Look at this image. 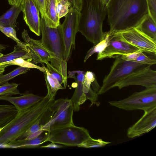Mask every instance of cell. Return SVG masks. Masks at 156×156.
<instances>
[{
  "label": "cell",
  "mask_w": 156,
  "mask_h": 156,
  "mask_svg": "<svg viewBox=\"0 0 156 156\" xmlns=\"http://www.w3.org/2000/svg\"><path fill=\"white\" fill-rule=\"evenodd\" d=\"M21 11L23 19L30 30L38 36L41 34L39 11L32 0H22Z\"/></svg>",
  "instance_id": "cell-15"
},
{
  "label": "cell",
  "mask_w": 156,
  "mask_h": 156,
  "mask_svg": "<svg viewBox=\"0 0 156 156\" xmlns=\"http://www.w3.org/2000/svg\"><path fill=\"white\" fill-rule=\"evenodd\" d=\"M86 72L80 70L68 71L67 78L74 79L76 84L73 94L70 99L75 112L78 111L81 105L87 100L83 92V86Z\"/></svg>",
  "instance_id": "cell-16"
},
{
  "label": "cell",
  "mask_w": 156,
  "mask_h": 156,
  "mask_svg": "<svg viewBox=\"0 0 156 156\" xmlns=\"http://www.w3.org/2000/svg\"><path fill=\"white\" fill-rule=\"evenodd\" d=\"M52 106L55 110L53 115L41 130L48 131L74 124L73 121L74 108L70 99L60 98L55 100Z\"/></svg>",
  "instance_id": "cell-8"
},
{
  "label": "cell",
  "mask_w": 156,
  "mask_h": 156,
  "mask_svg": "<svg viewBox=\"0 0 156 156\" xmlns=\"http://www.w3.org/2000/svg\"><path fill=\"white\" fill-rule=\"evenodd\" d=\"M19 84L14 83H10L8 82L0 86V96L22 95L19 90L17 89Z\"/></svg>",
  "instance_id": "cell-28"
},
{
  "label": "cell",
  "mask_w": 156,
  "mask_h": 156,
  "mask_svg": "<svg viewBox=\"0 0 156 156\" xmlns=\"http://www.w3.org/2000/svg\"><path fill=\"white\" fill-rule=\"evenodd\" d=\"M133 85L146 88L156 87V71L149 67L134 72L124 78L116 86L119 89Z\"/></svg>",
  "instance_id": "cell-11"
},
{
  "label": "cell",
  "mask_w": 156,
  "mask_h": 156,
  "mask_svg": "<svg viewBox=\"0 0 156 156\" xmlns=\"http://www.w3.org/2000/svg\"><path fill=\"white\" fill-rule=\"evenodd\" d=\"M96 80L95 75L92 72H86L83 86V92L87 99L92 95L94 92L91 87L92 83Z\"/></svg>",
  "instance_id": "cell-27"
},
{
  "label": "cell",
  "mask_w": 156,
  "mask_h": 156,
  "mask_svg": "<svg viewBox=\"0 0 156 156\" xmlns=\"http://www.w3.org/2000/svg\"><path fill=\"white\" fill-rule=\"evenodd\" d=\"M21 11V5H12L4 14L0 16V25L15 29L17 17Z\"/></svg>",
  "instance_id": "cell-20"
},
{
  "label": "cell",
  "mask_w": 156,
  "mask_h": 156,
  "mask_svg": "<svg viewBox=\"0 0 156 156\" xmlns=\"http://www.w3.org/2000/svg\"><path fill=\"white\" fill-rule=\"evenodd\" d=\"M41 13V17L45 20L46 25L48 19L45 11V0H32Z\"/></svg>",
  "instance_id": "cell-36"
},
{
  "label": "cell",
  "mask_w": 156,
  "mask_h": 156,
  "mask_svg": "<svg viewBox=\"0 0 156 156\" xmlns=\"http://www.w3.org/2000/svg\"><path fill=\"white\" fill-rule=\"evenodd\" d=\"M49 0H45V5L48 4Z\"/></svg>",
  "instance_id": "cell-46"
},
{
  "label": "cell",
  "mask_w": 156,
  "mask_h": 156,
  "mask_svg": "<svg viewBox=\"0 0 156 156\" xmlns=\"http://www.w3.org/2000/svg\"><path fill=\"white\" fill-rule=\"evenodd\" d=\"M9 4L12 5L19 6L21 5L22 0H8Z\"/></svg>",
  "instance_id": "cell-41"
},
{
  "label": "cell",
  "mask_w": 156,
  "mask_h": 156,
  "mask_svg": "<svg viewBox=\"0 0 156 156\" xmlns=\"http://www.w3.org/2000/svg\"><path fill=\"white\" fill-rule=\"evenodd\" d=\"M107 9L109 36L136 27L149 14L146 0H110Z\"/></svg>",
  "instance_id": "cell-1"
},
{
  "label": "cell",
  "mask_w": 156,
  "mask_h": 156,
  "mask_svg": "<svg viewBox=\"0 0 156 156\" xmlns=\"http://www.w3.org/2000/svg\"><path fill=\"white\" fill-rule=\"evenodd\" d=\"M18 111L12 105H0V128L12 121L16 116Z\"/></svg>",
  "instance_id": "cell-23"
},
{
  "label": "cell",
  "mask_w": 156,
  "mask_h": 156,
  "mask_svg": "<svg viewBox=\"0 0 156 156\" xmlns=\"http://www.w3.org/2000/svg\"><path fill=\"white\" fill-rule=\"evenodd\" d=\"M2 64H8L11 65H16L20 67L27 68H35L41 71L44 73L45 69L44 66L40 67L27 60L22 58H19L9 62L2 63Z\"/></svg>",
  "instance_id": "cell-30"
},
{
  "label": "cell",
  "mask_w": 156,
  "mask_h": 156,
  "mask_svg": "<svg viewBox=\"0 0 156 156\" xmlns=\"http://www.w3.org/2000/svg\"><path fill=\"white\" fill-rule=\"evenodd\" d=\"M59 0H63V1H66V2H69V0H57V1H59Z\"/></svg>",
  "instance_id": "cell-47"
},
{
  "label": "cell",
  "mask_w": 156,
  "mask_h": 156,
  "mask_svg": "<svg viewBox=\"0 0 156 156\" xmlns=\"http://www.w3.org/2000/svg\"><path fill=\"white\" fill-rule=\"evenodd\" d=\"M6 48V47L4 45L0 44V52L5 50Z\"/></svg>",
  "instance_id": "cell-44"
},
{
  "label": "cell",
  "mask_w": 156,
  "mask_h": 156,
  "mask_svg": "<svg viewBox=\"0 0 156 156\" xmlns=\"http://www.w3.org/2000/svg\"><path fill=\"white\" fill-rule=\"evenodd\" d=\"M43 132L37 136L30 139L17 140L7 144L9 148H30L40 147L41 144L46 142L47 132Z\"/></svg>",
  "instance_id": "cell-18"
},
{
  "label": "cell",
  "mask_w": 156,
  "mask_h": 156,
  "mask_svg": "<svg viewBox=\"0 0 156 156\" xmlns=\"http://www.w3.org/2000/svg\"><path fill=\"white\" fill-rule=\"evenodd\" d=\"M22 38L26 44L25 49L28 51L34 64L50 62L52 56L42 44L41 40H37L30 37L27 30L22 33Z\"/></svg>",
  "instance_id": "cell-12"
},
{
  "label": "cell",
  "mask_w": 156,
  "mask_h": 156,
  "mask_svg": "<svg viewBox=\"0 0 156 156\" xmlns=\"http://www.w3.org/2000/svg\"><path fill=\"white\" fill-rule=\"evenodd\" d=\"M156 54L142 51L139 55L132 61L152 65L156 63Z\"/></svg>",
  "instance_id": "cell-29"
},
{
  "label": "cell",
  "mask_w": 156,
  "mask_h": 156,
  "mask_svg": "<svg viewBox=\"0 0 156 156\" xmlns=\"http://www.w3.org/2000/svg\"><path fill=\"white\" fill-rule=\"evenodd\" d=\"M21 58L32 61L31 56L28 51L24 48L17 46L13 51L0 57V63H3Z\"/></svg>",
  "instance_id": "cell-25"
},
{
  "label": "cell",
  "mask_w": 156,
  "mask_h": 156,
  "mask_svg": "<svg viewBox=\"0 0 156 156\" xmlns=\"http://www.w3.org/2000/svg\"><path fill=\"white\" fill-rule=\"evenodd\" d=\"M43 97L32 93H26L18 97L0 96V100L5 101L11 103L18 112L37 104L42 100Z\"/></svg>",
  "instance_id": "cell-17"
},
{
  "label": "cell",
  "mask_w": 156,
  "mask_h": 156,
  "mask_svg": "<svg viewBox=\"0 0 156 156\" xmlns=\"http://www.w3.org/2000/svg\"><path fill=\"white\" fill-rule=\"evenodd\" d=\"M108 102L112 106L125 110L144 111L156 107V87L146 88L123 99Z\"/></svg>",
  "instance_id": "cell-7"
},
{
  "label": "cell",
  "mask_w": 156,
  "mask_h": 156,
  "mask_svg": "<svg viewBox=\"0 0 156 156\" xmlns=\"http://www.w3.org/2000/svg\"><path fill=\"white\" fill-rule=\"evenodd\" d=\"M139 50H141L124 41L110 36L108 45L103 51L98 53L96 59L101 60L113 58L116 55L131 53Z\"/></svg>",
  "instance_id": "cell-14"
},
{
  "label": "cell",
  "mask_w": 156,
  "mask_h": 156,
  "mask_svg": "<svg viewBox=\"0 0 156 156\" xmlns=\"http://www.w3.org/2000/svg\"><path fill=\"white\" fill-rule=\"evenodd\" d=\"M45 72L44 78L46 83L48 92L47 96L50 98L55 99L57 91L60 89H64L58 81L53 78L44 66Z\"/></svg>",
  "instance_id": "cell-24"
},
{
  "label": "cell",
  "mask_w": 156,
  "mask_h": 156,
  "mask_svg": "<svg viewBox=\"0 0 156 156\" xmlns=\"http://www.w3.org/2000/svg\"><path fill=\"white\" fill-rule=\"evenodd\" d=\"M47 132L46 142L68 146H77L90 139L88 130L83 127L70 125Z\"/></svg>",
  "instance_id": "cell-6"
},
{
  "label": "cell",
  "mask_w": 156,
  "mask_h": 156,
  "mask_svg": "<svg viewBox=\"0 0 156 156\" xmlns=\"http://www.w3.org/2000/svg\"><path fill=\"white\" fill-rule=\"evenodd\" d=\"M110 143V142L103 141L101 139H94L91 137L85 143L78 147L86 148L101 147H104Z\"/></svg>",
  "instance_id": "cell-35"
},
{
  "label": "cell",
  "mask_w": 156,
  "mask_h": 156,
  "mask_svg": "<svg viewBox=\"0 0 156 156\" xmlns=\"http://www.w3.org/2000/svg\"><path fill=\"white\" fill-rule=\"evenodd\" d=\"M107 14L99 0H82L78 31L94 44L99 43L105 37L102 26Z\"/></svg>",
  "instance_id": "cell-2"
},
{
  "label": "cell",
  "mask_w": 156,
  "mask_h": 156,
  "mask_svg": "<svg viewBox=\"0 0 156 156\" xmlns=\"http://www.w3.org/2000/svg\"><path fill=\"white\" fill-rule=\"evenodd\" d=\"M54 113V110L50 107H49L41 117L20 136L17 140L26 139L30 135L41 130V128L51 119Z\"/></svg>",
  "instance_id": "cell-19"
},
{
  "label": "cell",
  "mask_w": 156,
  "mask_h": 156,
  "mask_svg": "<svg viewBox=\"0 0 156 156\" xmlns=\"http://www.w3.org/2000/svg\"><path fill=\"white\" fill-rule=\"evenodd\" d=\"M111 36L130 44L143 51L156 54V41L136 28L118 33Z\"/></svg>",
  "instance_id": "cell-10"
},
{
  "label": "cell",
  "mask_w": 156,
  "mask_h": 156,
  "mask_svg": "<svg viewBox=\"0 0 156 156\" xmlns=\"http://www.w3.org/2000/svg\"><path fill=\"white\" fill-rule=\"evenodd\" d=\"M57 0H49L45 5L46 12L48 21L46 25L52 28H56L60 24V19L56 11Z\"/></svg>",
  "instance_id": "cell-22"
},
{
  "label": "cell",
  "mask_w": 156,
  "mask_h": 156,
  "mask_svg": "<svg viewBox=\"0 0 156 156\" xmlns=\"http://www.w3.org/2000/svg\"><path fill=\"white\" fill-rule=\"evenodd\" d=\"M63 145H59L57 144L54 142H51V143L49 144L40 147L41 148H60L64 147Z\"/></svg>",
  "instance_id": "cell-40"
},
{
  "label": "cell",
  "mask_w": 156,
  "mask_h": 156,
  "mask_svg": "<svg viewBox=\"0 0 156 156\" xmlns=\"http://www.w3.org/2000/svg\"><path fill=\"white\" fill-rule=\"evenodd\" d=\"M102 5L107 8V5L110 0H99Z\"/></svg>",
  "instance_id": "cell-43"
},
{
  "label": "cell",
  "mask_w": 156,
  "mask_h": 156,
  "mask_svg": "<svg viewBox=\"0 0 156 156\" xmlns=\"http://www.w3.org/2000/svg\"><path fill=\"white\" fill-rule=\"evenodd\" d=\"M80 12L70 7L61 24L65 49V59L68 61L75 47V37L78 31Z\"/></svg>",
  "instance_id": "cell-9"
},
{
  "label": "cell",
  "mask_w": 156,
  "mask_h": 156,
  "mask_svg": "<svg viewBox=\"0 0 156 156\" xmlns=\"http://www.w3.org/2000/svg\"><path fill=\"white\" fill-rule=\"evenodd\" d=\"M9 66V65L8 64H2L0 63V76L3 74L5 68Z\"/></svg>",
  "instance_id": "cell-42"
},
{
  "label": "cell",
  "mask_w": 156,
  "mask_h": 156,
  "mask_svg": "<svg viewBox=\"0 0 156 156\" xmlns=\"http://www.w3.org/2000/svg\"><path fill=\"white\" fill-rule=\"evenodd\" d=\"M40 28L41 43L52 56L51 64L67 77V61L61 24L56 28L49 27L46 25L45 20L41 17Z\"/></svg>",
  "instance_id": "cell-4"
},
{
  "label": "cell",
  "mask_w": 156,
  "mask_h": 156,
  "mask_svg": "<svg viewBox=\"0 0 156 156\" xmlns=\"http://www.w3.org/2000/svg\"><path fill=\"white\" fill-rule=\"evenodd\" d=\"M54 100L46 95L37 104L18 112L15 117L1 130L0 144H7L17 140L41 117Z\"/></svg>",
  "instance_id": "cell-3"
},
{
  "label": "cell",
  "mask_w": 156,
  "mask_h": 156,
  "mask_svg": "<svg viewBox=\"0 0 156 156\" xmlns=\"http://www.w3.org/2000/svg\"><path fill=\"white\" fill-rule=\"evenodd\" d=\"M29 68L19 66L8 73L0 76V85H2L16 77L27 73Z\"/></svg>",
  "instance_id": "cell-31"
},
{
  "label": "cell",
  "mask_w": 156,
  "mask_h": 156,
  "mask_svg": "<svg viewBox=\"0 0 156 156\" xmlns=\"http://www.w3.org/2000/svg\"><path fill=\"white\" fill-rule=\"evenodd\" d=\"M3 55V54L0 53V57L2 56Z\"/></svg>",
  "instance_id": "cell-48"
},
{
  "label": "cell",
  "mask_w": 156,
  "mask_h": 156,
  "mask_svg": "<svg viewBox=\"0 0 156 156\" xmlns=\"http://www.w3.org/2000/svg\"><path fill=\"white\" fill-rule=\"evenodd\" d=\"M141 51V50H139L131 53L117 55L114 56L113 58L115 56H118L124 60L132 61L137 57Z\"/></svg>",
  "instance_id": "cell-38"
},
{
  "label": "cell",
  "mask_w": 156,
  "mask_h": 156,
  "mask_svg": "<svg viewBox=\"0 0 156 156\" xmlns=\"http://www.w3.org/2000/svg\"><path fill=\"white\" fill-rule=\"evenodd\" d=\"M0 148H9L7 144H0Z\"/></svg>",
  "instance_id": "cell-45"
},
{
  "label": "cell",
  "mask_w": 156,
  "mask_h": 156,
  "mask_svg": "<svg viewBox=\"0 0 156 156\" xmlns=\"http://www.w3.org/2000/svg\"><path fill=\"white\" fill-rule=\"evenodd\" d=\"M156 126V107L144 111L142 116L127 131L128 138L132 139L147 133Z\"/></svg>",
  "instance_id": "cell-13"
},
{
  "label": "cell",
  "mask_w": 156,
  "mask_h": 156,
  "mask_svg": "<svg viewBox=\"0 0 156 156\" xmlns=\"http://www.w3.org/2000/svg\"><path fill=\"white\" fill-rule=\"evenodd\" d=\"M149 14L156 22V0H146Z\"/></svg>",
  "instance_id": "cell-37"
},
{
  "label": "cell",
  "mask_w": 156,
  "mask_h": 156,
  "mask_svg": "<svg viewBox=\"0 0 156 156\" xmlns=\"http://www.w3.org/2000/svg\"><path fill=\"white\" fill-rule=\"evenodd\" d=\"M71 7L74 8L79 12L80 11L82 4V0H69Z\"/></svg>",
  "instance_id": "cell-39"
},
{
  "label": "cell",
  "mask_w": 156,
  "mask_h": 156,
  "mask_svg": "<svg viewBox=\"0 0 156 156\" xmlns=\"http://www.w3.org/2000/svg\"><path fill=\"white\" fill-rule=\"evenodd\" d=\"M71 6L69 2L63 0L57 1L56 11L58 17L60 19L66 16Z\"/></svg>",
  "instance_id": "cell-34"
},
{
  "label": "cell",
  "mask_w": 156,
  "mask_h": 156,
  "mask_svg": "<svg viewBox=\"0 0 156 156\" xmlns=\"http://www.w3.org/2000/svg\"><path fill=\"white\" fill-rule=\"evenodd\" d=\"M0 31L6 36L15 41L17 43V46L26 49L25 43L21 41L17 38L15 29L10 27H5L0 25Z\"/></svg>",
  "instance_id": "cell-32"
},
{
  "label": "cell",
  "mask_w": 156,
  "mask_h": 156,
  "mask_svg": "<svg viewBox=\"0 0 156 156\" xmlns=\"http://www.w3.org/2000/svg\"><path fill=\"white\" fill-rule=\"evenodd\" d=\"M4 127H3L2 128H0V133L1 132V130L2 129L4 128Z\"/></svg>",
  "instance_id": "cell-49"
},
{
  "label": "cell",
  "mask_w": 156,
  "mask_h": 156,
  "mask_svg": "<svg viewBox=\"0 0 156 156\" xmlns=\"http://www.w3.org/2000/svg\"><path fill=\"white\" fill-rule=\"evenodd\" d=\"M135 28L146 36L156 41V22L149 14Z\"/></svg>",
  "instance_id": "cell-21"
},
{
  "label": "cell",
  "mask_w": 156,
  "mask_h": 156,
  "mask_svg": "<svg viewBox=\"0 0 156 156\" xmlns=\"http://www.w3.org/2000/svg\"><path fill=\"white\" fill-rule=\"evenodd\" d=\"M109 73L105 76L102 85L98 93V95L103 94L116 85L124 78L131 73L151 67V65L138 63L135 62L124 60L115 56Z\"/></svg>",
  "instance_id": "cell-5"
},
{
  "label": "cell",
  "mask_w": 156,
  "mask_h": 156,
  "mask_svg": "<svg viewBox=\"0 0 156 156\" xmlns=\"http://www.w3.org/2000/svg\"><path fill=\"white\" fill-rule=\"evenodd\" d=\"M45 63L46 65V68L52 76L57 80L61 85L63 84L65 89L67 86V77L64 76L54 68L49 62Z\"/></svg>",
  "instance_id": "cell-33"
},
{
  "label": "cell",
  "mask_w": 156,
  "mask_h": 156,
  "mask_svg": "<svg viewBox=\"0 0 156 156\" xmlns=\"http://www.w3.org/2000/svg\"><path fill=\"white\" fill-rule=\"evenodd\" d=\"M109 37L108 32H105L104 39L99 43L94 44V45L87 51L84 59V62H85L94 53H99L104 50L108 45Z\"/></svg>",
  "instance_id": "cell-26"
}]
</instances>
